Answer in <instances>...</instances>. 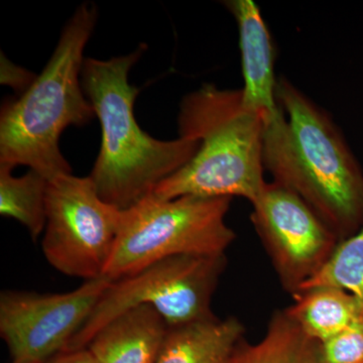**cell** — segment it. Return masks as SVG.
<instances>
[{
    "mask_svg": "<svg viewBox=\"0 0 363 363\" xmlns=\"http://www.w3.org/2000/svg\"><path fill=\"white\" fill-rule=\"evenodd\" d=\"M321 363H363V323L321 343Z\"/></svg>",
    "mask_w": 363,
    "mask_h": 363,
    "instance_id": "obj_17",
    "label": "cell"
},
{
    "mask_svg": "<svg viewBox=\"0 0 363 363\" xmlns=\"http://www.w3.org/2000/svg\"><path fill=\"white\" fill-rule=\"evenodd\" d=\"M11 363H35V362H30V360L14 359Z\"/></svg>",
    "mask_w": 363,
    "mask_h": 363,
    "instance_id": "obj_19",
    "label": "cell"
},
{
    "mask_svg": "<svg viewBox=\"0 0 363 363\" xmlns=\"http://www.w3.org/2000/svg\"><path fill=\"white\" fill-rule=\"evenodd\" d=\"M169 329L154 308L138 306L102 327L86 348L97 363H157Z\"/></svg>",
    "mask_w": 363,
    "mask_h": 363,
    "instance_id": "obj_11",
    "label": "cell"
},
{
    "mask_svg": "<svg viewBox=\"0 0 363 363\" xmlns=\"http://www.w3.org/2000/svg\"><path fill=\"white\" fill-rule=\"evenodd\" d=\"M252 205V225L293 297L323 269L340 240L307 203L276 182H267Z\"/></svg>",
    "mask_w": 363,
    "mask_h": 363,
    "instance_id": "obj_8",
    "label": "cell"
},
{
    "mask_svg": "<svg viewBox=\"0 0 363 363\" xmlns=\"http://www.w3.org/2000/svg\"><path fill=\"white\" fill-rule=\"evenodd\" d=\"M223 4L233 14L240 33L243 102L267 123L281 111L277 100L278 78L271 33L252 0H227Z\"/></svg>",
    "mask_w": 363,
    "mask_h": 363,
    "instance_id": "obj_10",
    "label": "cell"
},
{
    "mask_svg": "<svg viewBox=\"0 0 363 363\" xmlns=\"http://www.w3.org/2000/svg\"><path fill=\"white\" fill-rule=\"evenodd\" d=\"M96 20L93 4L79 7L42 74L2 108L0 166H26L49 182L72 174L60 136L69 126L85 125L96 117L81 83L83 52Z\"/></svg>",
    "mask_w": 363,
    "mask_h": 363,
    "instance_id": "obj_3",
    "label": "cell"
},
{
    "mask_svg": "<svg viewBox=\"0 0 363 363\" xmlns=\"http://www.w3.org/2000/svg\"><path fill=\"white\" fill-rule=\"evenodd\" d=\"M276 94L281 112L264 124V171L347 240L363 226L362 166L328 112L297 86L278 78Z\"/></svg>",
    "mask_w": 363,
    "mask_h": 363,
    "instance_id": "obj_1",
    "label": "cell"
},
{
    "mask_svg": "<svg viewBox=\"0 0 363 363\" xmlns=\"http://www.w3.org/2000/svg\"><path fill=\"white\" fill-rule=\"evenodd\" d=\"M233 198L150 194L123 210L116 247L104 277L112 281L178 255H222L235 240L226 223Z\"/></svg>",
    "mask_w": 363,
    "mask_h": 363,
    "instance_id": "obj_5",
    "label": "cell"
},
{
    "mask_svg": "<svg viewBox=\"0 0 363 363\" xmlns=\"http://www.w3.org/2000/svg\"><path fill=\"white\" fill-rule=\"evenodd\" d=\"M226 264L225 255H178L112 281L65 351L87 347L102 327L138 306L154 308L169 327L214 317L212 298Z\"/></svg>",
    "mask_w": 363,
    "mask_h": 363,
    "instance_id": "obj_6",
    "label": "cell"
},
{
    "mask_svg": "<svg viewBox=\"0 0 363 363\" xmlns=\"http://www.w3.org/2000/svg\"><path fill=\"white\" fill-rule=\"evenodd\" d=\"M143 50L109 60L85 59L81 83L102 130L101 147L89 176L100 197L126 210L185 167L200 147L193 138L156 140L136 123L133 105L140 90L128 82Z\"/></svg>",
    "mask_w": 363,
    "mask_h": 363,
    "instance_id": "obj_2",
    "label": "cell"
},
{
    "mask_svg": "<svg viewBox=\"0 0 363 363\" xmlns=\"http://www.w3.org/2000/svg\"><path fill=\"white\" fill-rule=\"evenodd\" d=\"M111 283L101 277L63 294L2 291L0 335L13 360L47 363L64 352Z\"/></svg>",
    "mask_w": 363,
    "mask_h": 363,
    "instance_id": "obj_9",
    "label": "cell"
},
{
    "mask_svg": "<svg viewBox=\"0 0 363 363\" xmlns=\"http://www.w3.org/2000/svg\"><path fill=\"white\" fill-rule=\"evenodd\" d=\"M245 332L233 316L169 327L157 363H227Z\"/></svg>",
    "mask_w": 363,
    "mask_h": 363,
    "instance_id": "obj_12",
    "label": "cell"
},
{
    "mask_svg": "<svg viewBox=\"0 0 363 363\" xmlns=\"http://www.w3.org/2000/svg\"><path fill=\"white\" fill-rule=\"evenodd\" d=\"M13 171L0 166V213L20 222L38 240L47 220L49 181L33 169L21 177L13 176Z\"/></svg>",
    "mask_w": 363,
    "mask_h": 363,
    "instance_id": "obj_15",
    "label": "cell"
},
{
    "mask_svg": "<svg viewBox=\"0 0 363 363\" xmlns=\"http://www.w3.org/2000/svg\"><path fill=\"white\" fill-rule=\"evenodd\" d=\"M320 286L347 291L363 305V226L347 240L339 242L323 269L306 283L300 292Z\"/></svg>",
    "mask_w": 363,
    "mask_h": 363,
    "instance_id": "obj_16",
    "label": "cell"
},
{
    "mask_svg": "<svg viewBox=\"0 0 363 363\" xmlns=\"http://www.w3.org/2000/svg\"><path fill=\"white\" fill-rule=\"evenodd\" d=\"M47 363H97L87 348L64 351Z\"/></svg>",
    "mask_w": 363,
    "mask_h": 363,
    "instance_id": "obj_18",
    "label": "cell"
},
{
    "mask_svg": "<svg viewBox=\"0 0 363 363\" xmlns=\"http://www.w3.org/2000/svg\"><path fill=\"white\" fill-rule=\"evenodd\" d=\"M178 124L179 136L198 140L199 150L152 195L164 200L183 196L257 200L267 183L264 121L247 108L240 89L205 84L189 93L182 100Z\"/></svg>",
    "mask_w": 363,
    "mask_h": 363,
    "instance_id": "obj_4",
    "label": "cell"
},
{
    "mask_svg": "<svg viewBox=\"0 0 363 363\" xmlns=\"http://www.w3.org/2000/svg\"><path fill=\"white\" fill-rule=\"evenodd\" d=\"M123 210L104 201L90 177L68 174L49 182L42 250L65 276L104 277L116 247Z\"/></svg>",
    "mask_w": 363,
    "mask_h": 363,
    "instance_id": "obj_7",
    "label": "cell"
},
{
    "mask_svg": "<svg viewBox=\"0 0 363 363\" xmlns=\"http://www.w3.org/2000/svg\"><path fill=\"white\" fill-rule=\"evenodd\" d=\"M227 363H321V343L308 336L286 310L272 314L264 338L241 340Z\"/></svg>",
    "mask_w": 363,
    "mask_h": 363,
    "instance_id": "obj_14",
    "label": "cell"
},
{
    "mask_svg": "<svg viewBox=\"0 0 363 363\" xmlns=\"http://www.w3.org/2000/svg\"><path fill=\"white\" fill-rule=\"evenodd\" d=\"M286 312L310 337L318 342L363 323V305L352 294L335 286L306 289L293 296Z\"/></svg>",
    "mask_w": 363,
    "mask_h": 363,
    "instance_id": "obj_13",
    "label": "cell"
}]
</instances>
